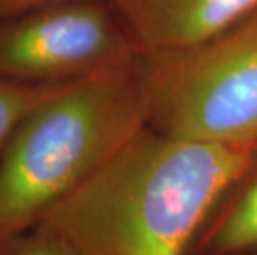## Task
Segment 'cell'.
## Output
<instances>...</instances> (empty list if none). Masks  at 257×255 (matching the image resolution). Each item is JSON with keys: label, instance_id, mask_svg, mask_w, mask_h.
<instances>
[{"label": "cell", "instance_id": "obj_1", "mask_svg": "<svg viewBox=\"0 0 257 255\" xmlns=\"http://www.w3.org/2000/svg\"><path fill=\"white\" fill-rule=\"evenodd\" d=\"M255 148L173 138L146 124L40 222L83 255H186Z\"/></svg>", "mask_w": 257, "mask_h": 255}, {"label": "cell", "instance_id": "obj_2", "mask_svg": "<svg viewBox=\"0 0 257 255\" xmlns=\"http://www.w3.org/2000/svg\"><path fill=\"white\" fill-rule=\"evenodd\" d=\"M135 65L63 83L19 123L0 156V232L38 224L146 126Z\"/></svg>", "mask_w": 257, "mask_h": 255}, {"label": "cell", "instance_id": "obj_3", "mask_svg": "<svg viewBox=\"0 0 257 255\" xmlns=\"http://www.w3.org/2000/svg\"><path fill=\"white\" fill-rule=\"evenodd\" d=\"M148 126L181 139L257 141V10L221 34L135 65Z\"/></svg>", "mask_w": 257, "mask_h": 255}, {"label": "cell", "instance_id": "obj_4", "mask_svg": "<svg viewBox=\"0 0 257 255\" xmlns=\"http://www.w3.org/2000/svg\"><path fill=\"white\" fill-rule=\"evenodd\" d=\"M138 47L110 0H78L0 19V80L58 85L130 68Z\"/></svg>", "mask_w": 257, "mask_h": 255}, {"label": "cell", "instance_id": "obj_5", "mask_svg": "<svg viewBox=\"0 0 257 255\" xmlns=\"http://www.w3.org/2000/svg\"><path fill=\"white\" fill-rule=\"evenodd\" d=\"M140 53L183 48L221 34L257 0H110Z\"/></svg>", "mask_w": 257, "mask_h": 255}, {"label": "cell", "instance_id": "obj_6", "mask_svg": "<svg viewBox=\"0 0 257 255\" xmlns=\"http://www.w3.org/2000/svg\"><path fill=\"white\" fill-rule=\"evenodd\" d=\"M257 253V148L212 205L186 255Z\"/></svg>", "mask_w": 257, "mask_h": 255}, {"label": "cell", "instance_id": "obj_7", "mask_svg": "<svg viewBox=\"0 0 257 255\" xmlns=\"http://www.w3.org/2000/svg\"><path fill=\"white\" fill-rule=\"evenodd\" d=\"M62 85L63 83L37 85L0 80V156L22 119Z\"/></svg>", "mask_w": 257, "mask_h": 255}, {"label": "cell", "instance_id": "obj_8", "mask_svg": "<svg viewBox=\"0 0 257 255\" xmlns=\"http://www.w3.org/2000/svg\"><path fill=\"white\" fill-rule=\"evenodd\" d=\"M0 255H83L72 240L45 222L24 230L0 232Z\"/></svg>", "mask_w": 257, "mask_h": 255}, {"label": "cell", "instance_id": "obj_9", "mask_svg": "<svg viewBox=\"0 0 257 255\" xmlns=\"http://www.w3.org/2000/svg\"><path fill=\"white\" fill-rule=\"evenodd\" d=\"M65 2H78V0H0V19H9L35 9Z\"/></svg>", "mask_w": 257, "mask_h": 255}, {"label": "cell", "instance_id": "obj_10", "mask_svg": "<svg viewBox=\"0 0 257 255\" xmlns=\"http://www.w3.org/2000/svg\"><path fill=\"white\" fill-rule=\"evenodd\" d=\"M255 255H257V253H255Z\"/></svg>", "mask_w": 257, "mask_h": 255}]
</instances>
